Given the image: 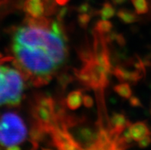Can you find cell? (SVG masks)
Listing matches in <instances>:
<instances>
[{
    "mask_svg": "<svg viewBox=\"0 0 151 150\" xmlns=\"http://www.w3.org/2000/svg\"><path fill=\"white\" fill-rule=\"evenodd\" d=\"M14 43L29 48H42L49 57L59 55L65 48L63 38L54 32L30 26L18 29L14 35Z\"/></svg>",
    "mask_w": 151,
    "mask_h": 150,
    "instance_id": "6da1fadb",
    "label": "cell"
},
{
    "mask_svg": "<svg viewBox=\"0 0 151 150\" xmlns=\"http://www.w3.org/2000/svg\"><path fill=\"white\" fill-rule=\"evenodd\" d=\"M12 50L16 61L30 74H49L58 67L42 48H29L14 43Z\"/></svg>",
    "mask_w": 151,
    "mask_h": 150,
    "instance_id": "7a4b0ae2",
    "label": "cell"
},
{
    "mask_svg": "<svg viewBox=\"0 0 151 150\" xmlns=\"http://www.w3.org/2000/svg\"><path fill=\"white\" fill-rule=\"evenodd\" d=\"M23 80L21 73L16 69L0 65V106H16L22 96Z\"/></svg>",
    "mask_w": 151,
    "mask_h": 150,
    "instance_id": "3957f363",
    "label": "cell"
},
{
    "mask_svg": "<svg viewBox=\"0 0 151 150\" xmlns=\"http://www.w3.org/2000/svg\"><path fill=\"white\" fill-rule=\"evenodd\" d=\"M27 128L22 118L12 112L4 113L0 117V145L9 149L25 140Z\"/></svg>",
    "mask_w": 151,
    "mask_h": 150,
    "instance_id": "277c9868",
    "label": "cell"
},
{
    "mask_svg": "<svg viewBox=\"0 0 151 150\" xmlns=\"http://www.w3.org/2000/svg\"><path fill=\"white\" fill-rule=\"evenodd\" d=\"M51 133L54 144L59 149L73 150L82 149L72 136L67 131L66 128L56 126L52 129Z\"/></svg>",
    "mask_w": 151,
    "mask_h": 150,
    "instance_id": "5b68a950",
    "label": "cell"
},
{
    "mask_svg": "<svg viewBox=\"0 0 151 150\" xmlns=\"http://www.w3.org/2000/svg\"><path fill=\"white\" fill-rule=\"evenodd\" d=\"M129 132L133 140L139 142L144 137L151 136V131L147 125L146 122H137L134 124H130L128 126Z\"/></svg>",
    "mask_w": 151,
    "mask_h": 150,
    "instance_id": "8992f818",
    "label": "cell"
},
{
    "mask_svg": "<svg viewBox=\"0 0 151 150\" xmlns=\"http://www.w3.org/2000/svg\"><path fill=\"white\" fill-rule=\"evenodd\" d=\"M23 8L28 15L34 18L42 16L45 9L42 0H25Z\"/></svg>",
    "mask_w": 151,
    "mask_h": 150,
    "instance_id": "52a82bcc",
    "label": "cell"
},
{
    "mask_svg": "<svg viewBox=\"0 0 151 150\" xmlns=\"http://www.w3.org/2000/svg\"><path fill=\"white\" fill-rule=\"evenodd\" d=\"M111 125L113 126L112 132L117 135H121L123 131L130 125V122L127 120L126 117L122 113H114L111 117Z\"/></svg>",
    "mask_w": 151,
    "mask_h": 150,
    "instance_id": "ba28073f",
    "label": "cell"
},
{
    "mask_svg": "<svg viewBox=\"0 0 151 150\" xmlns=\"http://www.w3.org/2000/svg\"><path fill=\"white\" fill-rule=\"evenodd\" d=\"M114 74L121 81L137 83L140 79V74L138 71H129L124 68L117 67L114 70Z\"/></svg>",
    "mask_w": 151,
    "mask_h": 150,
    "instance_id": "9c48e42d",
    "label": "cell"
},
{
    "mask_svg": "<svg viewBox=\"0 0 151 150\" xmlns=\"http://www.w3.org/2000/svg\"><path fill=\"white\" fill-rule=\"evenodd\" d=\"M82 93L81 90H74L68 93L66 99V104L68 109L75 110L82 104Z\"/></svg>",
    "mask_w": 151,
    "mask_h": 150,
    "instance_id": "30bf717a",
    "label": "cell"
},
{
    "mask_svg": "<svg viewBox=\"0 0 151 150\" xmlns=\"http://www.w3.org/2000/svg\"><path fill=\"white\" fill-rule=\"evenodd\" d=\"M25 23H26L28 26L34 27V28H39V29H48L50 27V22L47 18L43 17V16H40V17H29L26 18L25 20Z\"/></svg>",
    "mask_w": 151,
    "mask_h": 150,
    "instance_id": "8fae6325",
    "label": "cell"
},
{
    "mask_svg": "<svg viewBox=\"0 0 151 150\" xmlns=\"http://www.w3.org/2000/svg\"><path fill=\"white\" fill-rule=\"evenodd\" d=\"M117 15L123 22L126 23V24H131V23L135 22L138 19L136 14L131 11L124 9L119 10L117 11Z\"/></svg>",
    "mask_w": 151,
    "mask_h": 150,
    "instance_id": "7c38bea8",
    "label": "cell"
},
{
    "mask_svg": "<svg viewBox=\"0 0 151 150\" xmlns=\"http://www.w3.org/2000/svg\"><path fill=\"white\" fill-rule=\"evenodd\" d=\"M114 90L119 96H121V97L125 98V99H129L132 96V90L130 88V84L127 83L117 84V85L114 86Z\"/></svg>",
    "mask_w": 151,
    "mask_h": 150,
    "instance_id": "4fadbf2b",
    "label": "cell"
},
{
    "mask_svg": "<svg viewBox=\"0 0 151 150\" xmlns=\"http://www.w3.org/2000/svg\"><path fill=\"white\" fill-rule=\"evenodd\" d=\"M137 15H144L149 11V6L147 0H130Z\"/></svg>",
    "mask_w": 151,
    "mask_h": 150,
    "instance_id": "5bb4252c",
    "label": "cell"
},
{
    "mask_svg": "<svg viewBox=\"0 0 151 150\" xmlns=\"http://www.w3.org/2000/svg\"><path fill=\"white\" fill-rule=\"evenodd\" d=\"M113 25L110 21L107 19H101L97 22L95 25V29L99 34H106L111 32Z\"/></svg>",
    "mask_w": 151,
    "mask_h": 150,
    "instance_id": "9a60e30c",
    "label": "cell"
},
{
    "mask_svg": "<svg viewBox=\"0 0 151 150\" xmlns=\"http://www.w3.org/2000/svg\"><path fill=\"white\" fill-rule=\"evenodd\" d=\"M99 14L101 15L102 19H108L114 17L115 15V9L111 3L109 2H105L104 4L103 7L99 11Z\"/></svg>",
    "mask_w": 151,
    "mask_h": 150,
    "instance_id": "2e32d148",
    "label": "cell"
},
{
    "mask_svg": "<svg viewBox=\"0 0 151 150\" xmlns=\"http://www.w3.org/2000/svg\"><path fill=\"white\" fill-rule=\"evenodd\" d=\"M38 77L35 78L32 81L33 85L35 87H42L43 85L48 84L52 80V75L49 74H42V75H37Z\"/></svg>",
    "mask_w": 151,
    "mask_h": 150,
    "instance_id": "e0dca14e",
    "label": "cell"
},
{
    "mask_svg": "<svg viewBox=\"0 0 151 150\" xmlns=\"http://www.w3.org/2000/svg\"><path fill=\"white\" fill-rule=\"evenodd\" d=\"M61 22H53L51 25V28H52V32H54L55 34H56L57 35L61 37V38L65 39L66 37H65V34L64 33L63 29L61 27V24H60Z\"/></svg>",
    "mask_w": 151,
    "mask_h": 150,
    "instance_id": "ac0fdd59",
    "label": "cell"
},
{
    "mask_svg": "<svg viewBox=\"0 0 151 150\" xmlns=\"http://www.w3.org/2000/svg\"><path fill=\"white\" fill-rule=\"evenodd\" d=\"M91 15L88 13H80L78 15V23L81 28L83 29H86V27L88 26V23L91 21Z\"/></svg>",
    "mask_w": 151,
    "mask_h": 150,
    "instance_id": "d6986e66",
    "label": "cell"
},
{
    "mask_svg": "<svg viewBox=\"0 0 151 150\" xmlns=\"http://www.w3.org/2000/svg\"><path fill=\"white\" fill-rule=\"evenodd\" d=\"M138 146L141 149L147 148L151 144V136H147L144 137V139H142L138 142Z\"/></svg>",
    "mask_w": 151,
    "mask_h": 150,
    "instance_id": "ffe728a7",
    "label": "cell"
},
{
    "mask_svg": "<svg viewBox=\"0 0 151 150\" xmlns=\"http://www.w3.org/2000/svg\"><path fill=\"white\" fill-rule=\"evenodd\" d=\"M82 103L87 108H91L94 105V100L89 95H84L82 97Z\"/></svg>",
    "mask_w": 151,
    "mask_h": 150,
    "instance_id": "44dd1931",
    "label": "cell"
},
{
    "mask_svg": "<svg viewBox=\"0 0 151 150\" xmlns=\"http://www.w3.org/2000/svg\"><path fill=\"white\" fill-rule=\"evenodd\" d=\"M129 99H130V104L134 107H142L143 106L141 101L138 97H135V96H131Z\"/></svg>",
    "mask_w": 151,
    "mask_h": 150,
    "instance_id": "7402d4cb",
    "label": "cell"
},
{
    "mask_svg": "<svg viewBox=\"0 0 151 150\" xmlns=\"http://www.w3.org/2000/svg\"><path fill=\"white\" fill-rule=\"evenodd\" d=\"M90 5L87 2L85 3L81 4L80 6L78 9V11L80 12V13H88V11L90 10Z\"/></svg>",
    "mask_w": 151,
    "mask_h": 150,
    "instance_id": "603a6c76",
    "label": "cell"
},
{
    "mask_svg": "<svg viewBox=\"0 0 151 150\" xmlns=\"http://www.w3.org/2000/svg\"><path fill=\"white\" fill-rule=\"evenodd\" d=\"M67 12H68L67 8L66 7L62 8V9L59 11V12H58V21L61 22V20L65 18V15H67Z\"/></svg>",
    "mask_w": 151,
    "mask_h": 150,
    "instance_id": "cb8c5ba5",
    "label": "cell"
},
{
    "mask_svg": "<svg viewBox=\"0 0 151 150\" xmlns=\"http://www.w3.org/2000/svg\"><path fill=\"white\" fill-rule=\"evenodd\" d=\"M61 78H59L60 79V84L62 85L64 84L65 86L67 85V84L68 83V79H70V76L68 75H62V76H60Z\"/></svg>",
    "mask_w": 151,
    "mask_h": 150,
    "instance_id": "d4e9b609",
    "label": "cell"
},
{
    "mask_svg": "<svg viewBox=\"0 0 151 150\" xmlns=\"http://www.w3.org/2000/svg\"><path fill=\"white\" fill-rule=\"evenodd\" d=\"M115 40L117 41V43H118L120 45H124L125 44V39L124 38L122 34H117L116 35V38H115Z\"/></svg>",
    "mask_w": 151,
    "mask_h": 150,
    "instance_id": "484cf974",
    "label": "cell"
},
{
    "mask_svg": "<svg viewBox=\"0 0 151 150\" xmlns=\"http://www.w3.org/2000/svg\"><path fill=\"white\" fill-rule=\"evenodd\" d=\"M69 1H70V0H55V3L58 4V5H59V6H65L66 4L68 3Z\"/></svg>",
    "mask_w": 151,
    "mask_h": 150,
    "instance_id": "4316f807",
    "label": "cell"
},
{
    "mask_svg": "<svg viewBox=\"0 0 151 150\" xmlns=\"http://www.w3.org/2000/svg\"><path fill=\"white\" fill-rule=\"evenodd\" d=\"M127 0H112V2L114 5H121L127 2Z\"/></svg>",
    "mask_w": 151,
    "mask_h": 150,
    "instance_id": "83f0119b",
    "label": "cell"
},
{
    "mask_svg": "<svg viewBox=\"0 0 151 150\" xmlns=\"http://www.w3.org/2000/svg\"><path fill=\"white\" fill-rule=\"evenodd\" d=\"M150 116H151V108H150Z\"/></svg>",
    "mask_w": 151,
    "mask_h": 150,
    "instance_id": "f1b7e54d",
    "label": "cell"
},
{
    "mask_svg": "<svg viewBox=\"0 0 151 150\" xmlns=\"http://www.w3.org/2000/svg\"><path fill=\"white\" fill-rule=\"evenodd\" d=\"M44 1H48V0H44Z\"/></svg>",
    "mask_w": 151,
    "mask_h": 150,
    "instance_id": "f546056e",
    "label": "cell"
}]
</instances>
